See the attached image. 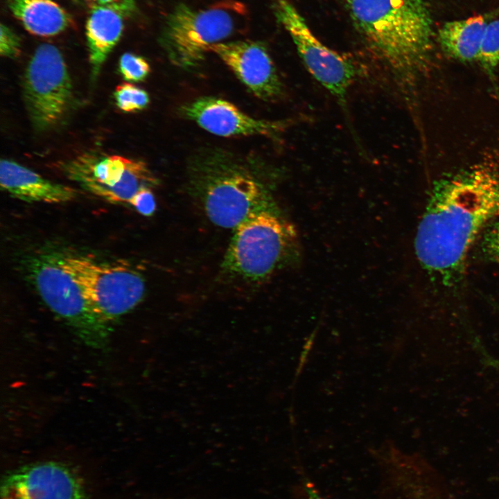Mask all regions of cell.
<instances>
[{"mask_svg": "<svg viewBox=\"0 0 499 499\" xmlns=\"http://www.w3.org/2000/svg\"><path fill=\"white\" fill-rule=\"evenodd\" d=\"M499 219V170L475 166L441 180L428 200L414 238L421 266L444 286L457 283L472 246Z\"/></svg>", "mask_w": 499, "mask_h": 499, "instance_id": "1", "label": "cell"}, {"mask_svg": "<svg viewBox=\"0 0 499 499\" xmlns=\"http://www.w3.org/2000/svg\"><path fill=\"white\" fill-rule=\"evenodd\" d=\"M367 46L407 85L429 62L436 34L430 0H344Z\"/></svg>", "mask_w": 499, "mask_h": 499, "instance_id": "2", "label": "cell"}, {"mask_svg": "<svg viewBox=\"0 0 499 499\" xmlns=\"http://www.w3.org/2000/svg\"><path fill=\"white\" fill-rule=\"evenodd\" d=\"M277 171L256 158L222 149L194 155L189 165L190 188L215 225L235 228L249 216L278 208L272 194Z\"/></svg>", "mask_w": 499, "mask_h": 499, "instance_id": "3", "label": "cell"}, {"mask_svg": "<svg viewBox=\"0 0 499 499\" xmlns=\"http://www.w3.org/2000/svg\"><path fill=\"white\" fill-rule=\"evenodd\" d=\"M297 230L278 208L254 213L234 228L222 268L249 281H261L299 260Z\"/></svg>", "mask_w": 499, "mask_h": 499, "instance_id": "4", "label": "cell"}, {"mask_svg": "<svg viewBox=\"0 0 499 499\" xmlns=\"http://www.w3.org/2000/svg\"><path fill=\"white\" fill-rule=\"evenodd\" d=\"M245 14L244 5L235 0L222 1L204 9L179 4L167 17L161 44L173 64L193 68L212 45L234 34Z\"/></svg>", "mask_w": 499, "mask_h": 499, "instance_id": "5", "label": "cell"}, {"mask_svg": "<svg viewBox=\"0 0 499 499\" xmlns=\"http://www.w3.org/2000/svg\"><path fill=\"white\" fill-rule=\"evenodd\" d=\"M31 276L46 305L87 345L100 349L107 343L109 322L84 297L65 269L62 256L44 254L34 259Z\"/></svg>", "mask_w": 499, "mask_h": 499, "instance_id": "6", "label": "cell"}, {"mask_svg": "<svg viewBox=\"0 0 499 499\" xmlns=\"http://www.w3.org/2000/svg\"><path fill=\"white\" fill-rule=\"evenodd\" d=\"M23 98L33 129L44 132L57 127L66 117L73 100L71 80L60 50L42 44L26 68Z\"/></svg>", "mask_w": 499, "mask_h": 499, "instance_id": "7", "label": "cell"}, {"mask_svg": "<svg viewBox=\"0 0 499 499\" xmlns=\"http://www.w3.org/2000/svg\"><path fill=\"white\" fill-rule=\"evenodd\" d=\"M62 262L86 299L109 322L143 300L144 279L131 267L99 263L78 255L62 256Z\"/></svg>", "mask_w": 499, "mask_h": 499, "instance_id": "8", "label": "cell"}, {"mask_svg": "<svg viewBox=\"0 0 499 499\" xmlns=\"http://www.w3.org/2000/svg\"><path fill=\"white\" fill-rule=\"evenodd\" d=\"M272 9L308 71L347 110L348 92L357 76L353 61L321 42L290 0H272Z\"/></svg>", "mask_w": 499, "mask_h": 499, "instance_id": "9", "label": "cell"}, {"mask_svg": "<svg viewBox=\"0 0 499 499\" xmlns=\"http://www.w3.org/2000/svg\"><path fill=\"white\" fill-rule=\"evenodd\" d=\"M71 180L112 204H129L140 190L152 189L158 180L145 162L119 155H84L62 165Z\"/></svg>", "mask_w": 499, "mask_h": 499, "instance_id": "10", "label": "cell"}, {"mask_svg": "<svg viewBox=\"0 0 499 499\" xmlns=\"http://www.w3.org/2000/svg\"><path fill=\"white\" fill-rule=\"evenodd\" d=\"M1 499H85V493L69 467L45 462L24 466L6 475Z\"/></svg>", "mask_w": 499, "mask_h": 499, "instance_id": "11", "label": "cell"}, {"mask_svg": "<svg viewBox=\"0 0 499 499\" xmlns=\"http://www.w3.org/2000/svg\"><path fill=\"white\" fill-rule=\"evenodd\" d=\"M216 54L240 81L257 98L277 100L283 94V84L265 47L252 41L220 42L212 45Z\"/></svg>", "mask_w": 499, "mask_h": 499, "instance_id": "12", "label": "cell"}, {"mask_svg": "<svg viewBox=\"0 0 499 499\" xmlns=\"http://www.w3.org/2000/svg\"><path fill=\"white\" fill-rule=\"evenodd\" d=\"M180 112L207 132L224 137H274L284 127L280 122L253 118L230 102L213 96L200 97L185 104Z\"/></svg>", "mask_w": 499, "mask_h": 499, "instance_id": "13", "label": "cell"}, {"mask_svg": "<svg viewBox=\"0 0 499 499\" xmlns=\"http://www.w3.org/2000/svg\"><path fill=\"white\" fill-rule=\"evenodd\" d=\"M0 183L2 189L11 196L28 202L60 204L77 196L73 188L49 180L8 159L1 160Z\"/></svg>", "mask_w": 499, "mask_h": 499, "instance_id": "14", "label": "cell"}, {"mask_svg": "<svg viewBox=\"0 0 499 499\" xmlns=\"http://www.w3.org/2000/svg\"><path fill=\"white\" fill-rule=\"evenodd\" d=\"M123 17L118 11L99 5L94 6L89 12L85 30L94 78L121 38L123 30Z\"/></svg>", "mask_w": 499, "mask_h": 499, "instance_id": "15", "label": "cell"}, {"mask_svg": "<svg viewBox=\"0 0 499 499\" xmlns=\"http://www.w3.org/2000/svg\"><path fill=\"white\" fill-rule=\"evenodd\" d=\"M487 24L482 15L446 21L439 28L437 39L450 57L464 62L478 61Z\"/></svg>", "mask_w": 499, "mask_h": 499, "instance_id": "16", "label": "cell"}, {"mask_svg": "<svg viewBox=\"0 0 499 499\" xmlns=\"http://www.w3.org/2000/svg\"><path fill=\"white\" fill-rule=\"evenodd\" d=\"M8 6L25 29L37 36L58 35L71 22L68 12L53 0H8Z\"/></svg>", "mask_w": 499, "mask_h": 499, "instance_id": "17", "label": "cell"}, {"mask_svg": "<svg viewBox=\"0 0 499 499\" xmlns=\"http://www.w3.org/2000/svg\"><path fill=\"white\" fill-rule=\"evenodd\" d=\"M114 97L117 107L124 112H134L146 108L150 98L148 93L130 82L116 86Z\"/></svg>", "mask_w": 499, "mask_h": 499, "instance_id": "18", "label": "cell"}, {"mask_svg": "<svg viewBox=\"0 0 499 499\" xmlns=\"http://www.w3.org/2000/svg\"><path fill=\"white\" fill-rule=\"evenodd\" d=\"M478 62L489 70L499 66V19L487 24Z\"/></svg>", "mask_w": 499, "mask_h": 499, "instance_id": "19", "label": "cell"}, {"mask_svg": "<svg viewBox=\"0 0 499 499\" xmlns=\"http://www.w3.org/2000/svg\"><path fill=\"white\" fill-rule=\"evenodd\" d=\"M119 69L123 78L129 82L142 81L150 71V65L143 58L131 53L121 56Z\"/></svg>", "mask_w": 499, "mask_h": 499, "instance_id": "20", "label": "cell"}, {"mask_svg": "<svg viewBox=\"0 0 499 499\" xmlns=\"http://www.w3.org/2000/svg\"><path fill=\"white\" fill-rule=\"evenodd\" d=\"M478 240L482 254L490 261L499 263V219L487 226Z\"/></svg>", "mask_w": 499, "mask_h": 499, "instance_id": "21", "label": "cell"}, {"mask_svg": "<svg viewBox=\"0 0 499 499\" xmlns=\"http://www.w3.org/2000/svg\"><path fill=\"white\" fill-rule=\"evenodd\" d=\"M0 53L1 56L13 58L21 51L20 39L9 27L3 24L0 27Z\"/></svg>", "mask_w": 499, "mask_h": 499, "instance_id": "22", "label": "cell"}, {"mask_svg": "<svg viewBox=\"0 0 499 499\" xmlns=\"http://www.w3.org/2000/svg\"><path fill=\"white\" fill-rule=\"evenodd\" d=\"M129 204L144 216H152L156 210V201L150 188L139 191L130 200Z\"/></svg>", "mask_w": 499, "mask_h": 499, "instance_id": "23", "label": "cell"}, {"mask_svg": "<svg viewBox=\"0 0 499 499\" xmlns=\"http://www.w3.org/2000/svg\"><path fill=\"white\" fill-rule=\"evenodd\" d=\"M98 5L112 8L121 14L129 15L134 10L135 0H94Z\"/></svg>", "mask_w": 499, "mask_h": 499, "instance_id": "24", "label": "cell"}, {"mask_svg": "<svg viewBox=\"0 0 499 499\" xmlns=\"http://www.w3.org/2000/svg\"><path fill=\"white\" fill-rule=\"evenodd\" d=\"M305 490L308 499H323L310 482H306L305 483Z\"/></svg>", "mask_w": 499, "mask_h": 499, "instance_id": "25", "label": "cell"}]
</instances>
